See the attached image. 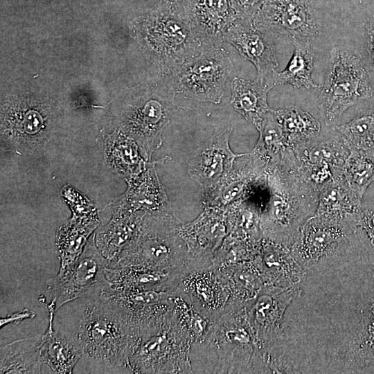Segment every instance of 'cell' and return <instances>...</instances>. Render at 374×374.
I'll list each match as a JSON object with an SVG mask.
<instances>
[{
  "mask_svg": "<svg viewBox=\"0 0 374 374\" xmlns=\"http://www.w3.org/2000/svg\"><path fill=\"white\" fill-rule=\"evenodd\" d=\"M105 275L114 290L147 288L173 291L179 287L184 274L134 267H106Z\"/></svg>",
  "mask_w": 374,
  "mask_h": 374,
  "instance_id": "obj_27",
  "label": "cell"
},
{
  "mask_svg": "<svg viewBox=\"0 0 374 374\" xmlns=\"http://www.w3.org/2000/svg\"><path fill=\"white\" fill-rule=\"evenodd\" d=\"M364 38L369 60L374 66V21H369L364 26Z\"/></svg>",
  "mask_w": 374,
  "mask_h": 374,
  "instance_id": "obj_43",
  "label": "cell"
},
{
  "mask_svg": "<svg viewBox=\"0 0 374 374\" xmlns=\"http://www.w3.org/2000/svg\"><path fill=\"white\" fill-rule=\"evenodd\" d=\"M170 323L174 328L192 344L202 341L214 321L204 315L178 287L170 296Z\"/></svg>",
  "mask_w": 374,
  "mask_h": 374,
  "instance_id": "obj_32",
  "label": "cell"
},
{
  "mask_svg": "<svg viewBox=\"0 0 374 374\" xmlns=\"http://www.w3.org/2000/svg\"><path fill=\"white\" fill-rule=\"evenodd\" d=\"M254 25L275 37L313 40L321 24L312 0H266L253 19Z\"/></svg>",
  "mask_w": 374,
  "mask_h": 374,
  "instance_id": "obj_16",
  "label": "cell"
},
{
  "mask_svg": "<svg viewBox=\"0 0 374 374\" xmlns=\"http://www.w3.org/2000/svg\"><path fill=\"white\" fill-rule=\"evenodd\" d=\"M358 227L365 232L366 236L374 244V210H362Z\"/></svg>",
  "mask_w": 374,
  "mask_h": 374,
  "instance_id": "obj_41",
  "label": "cell"
},
{
  "mask_svg": "<svg viewBox=\"0 0 374 374\" xmlns=\"http://www.w3.org/2000/svg\"><path fill=\"white\" fill-rule=\"evenodd\" d=\"M36 316V314L31 310L28 308H24L23 310L7 315L0 319V327L3 328L4 326L9 323H19L21 321L33 319Z\"/></svg>",
  "mask_w": 374,
  "mask_h": 374,
  "instance_id": "obj_42",
  "label": "cell"
},
{
  "mask_svg": "<svg viewBox=\"0 0 374 374\" xmlns=\"http://www.w3.org/2000/svg\"><path fill=\"white\" fill-rule=\"evenodd\" d=\"M290 148L307 144L317 139L320 122L310 113L296 106L274 110Z\"/></svg>",
  "mask_w": 374,
  "mask_h": 374,
  "instance_id": "obj_36",
  "label": "cell"
},
{
  "mask_svg": "<svg viewBox=\"0 0 374 374\" xmlns=\"http://www.w3.org/2000/svg\"><path fill=\"white\" fill-rule=\"evenodd\" d=\"M230 127L213 136L204 147L199 148L188 163V173L207 189L222 179L232 168L241 154L234 153L229 145Z\"/></svg>",
  "mask_w": 374,
  "mask_h": 374,
  "instance_id": "obj_22",
  "label": "cell"
},
{
  "mask_svg": "<svg viewBox=\"0 0 374 374\" xmlns=\"http://www.w3.org/2000/svg\"><path fill=\"white\" fill-rule=\"evenodd\" d=\"M258 132L259 138L252 152L267 163L268 170L290 148L274 109L268 112Z\"/></svg>",
  "mask_w": 374,
  "mask_h": 374,
  "instance_id": "obj_37",
  "label": "cell"
},
{
  "mask_svg": "<svg viewBox=\"0 0 374 374\" xmlns=\"http://www.w3.org/2000/svg\"><path fill=\"white\" fill-rule=\"evenodd\" d=\"M175 97L166 80L165 87L156 97L145 98L126 112L123 132L136 141L146 161L150 160L162 144L161 132L170 123L172 108L177 106Z\"/></svg>",
  "mask_w": 374,
  "mask_h": 374,
  "instance_id": "obj_14",
  "label": "cell"
},
{
  "mask_svg": "<svg viewBox=\"0 0 374 374\" xmlns=\"http://www.w3.org/2000/svg\"><path fill=\"white\" fill-rule=\"evenodd\" d=\"M127 184L128 188L118 200L116 206L151 215L175 213L159 181L154 163H148L145 170Z\"/></svg>",
  "mask_w": 374,
  "mask_h": 374,
  "instance_id": "obj_23",
  "label": "cell"
},
{
  "mask_svg": "<svg viewBox=\"0 0 374 374\" xmlns=\"http://www.w3.org/2000/svg\"><path fill=\"white\" fill-rule=\"evenodd\" d=\"M276 37L256 27L253 21L237 19L226 32L224 41L233 45L242 58L255 66L257 80L272 88L274 73L278 65Z\"/></svg>",
  "mask_w": 374,
  "mask_h": 374,
  "instance_id": "obj_18",
  "label": "cell"
},
{
  "mask_svg": "<svg viewBox=\"0 0 374 374\" xmlns=\"http://www.w3.org/2000/svg\"><path fill=\"white\" fill-rule=\"evenodd\" d=\"M292 41L294 46L292 57L283 71H274L273 87L290 84L295 88H320L312 78L314 53L311 41L300 39Z\"/></svg>",
  "mask_w": 374,
  "mask_h": 374,
  "instance_id": "obj_35",
  "label": "cell"
},
{
  "mask_svg": "<svg viewBox=\"0 0 374 374\" xmlns=\"http://www.w3.org/2000/svg\"><path fill=\"white\" fill-rule=\"evenodd\" d=\"M173 291L109 288L103 292L116 305L141 341L156 333L170 319Z\"/></svg>",
  "mask_w": 374,
  "mask_h": 374,
  "instance_id": "obj_12",
  "label": "cell"
},
{
  "mask_svg": "<svg viewBox=\"0 0 374 374\" xmlns=\"http://www.w3.org/2000/svg\"><path fill=\"white\" fill-rule=\"evenodd\" d=\"M300 292V285L288 287L264 285L257 296L246 305L251 326L262 349L267 365L282 340L284 314Z\"/></svg>",
  "mask_w": 374,
  "mask_h": 374,
  "instance_id": "obj_15",
  "label": "cell"
},
{
  "mask_svg": "<svg viewBox=\"0 0 374 374\" xmlns=\"http://www.w3.org/2000/svg\"><path fill=\"white\" fill-rule=\"evenodd\" d=\"M99 224L98 218L82 219L73 217L59 229L56 246L60 266L57 275L66 272L84 251L88 238Z\"/></svg>",
  "mask_w": 374,
  "mask_h": 374,
  "instance_id": "obj_33",
  "label": "cell"
},
{
  "mask_svg": "<svg viewBox=\"0 0 374 374\" xmlns=\"http://www.w3.org/2000/svg\"><path fill=\"white\" fill-rule=\"evenodd\" d=\"M100 143L109 164L127 182L145 170L148 163L142 158L137 143L124 132L115 131L106 135Z\"/></svg>",
  "mask_w": 374,
  "mask_h": 374,
  "instance_id": "obj_28",
  "label": "cell"
},
{
  "mask_svg": "<svg viewBox=\"0 0 374 374\" xmlns=\"http://www.w3.org/2000/svg\"><path fill=\"white\" fill-rule=\"evenodd\" d=\"M233 68L228 52L220 46L202 51L163 78L175 96L219 104Z\"/></svg>",
  "mask_w": 374,
  "mask_h": 374,
  "instance_id": "obj_8",
  "label": "cell"
},
{
  "mask_svg": "<svg viewBox=\"0 0 374 374\" xmlns=\"http://www.w3.org/2000/svg\"><path fill=\"white\" fill-rule=\"evenodd\" d=\"M238 19L253 21L266 0H231Z\"/></svg>",
  "mask_w": 374,
  "mask_h": 374,
  "instance_id": "obj_40",
  "label": "cell"
},
{
  "mask_svg": "<svg viewBox=\"0 0 374 374\" xmlns=\"http://www.w3.org/2000/svg\"><path fill=\"white\" fill-rule=\"evenodd\" d=\"M229 233L225 209L204 207L199 216L181 223L179 234L197 267L213 266L212 259Z\"/></svg>",
  "mask_w": 374,
  "mask_h": 374,
  "instance_id": "obj_19",
  "label": "cell"
},
{
  "mask_svg": "<svg viewBox=\"0 0 374 374\" xmlns=\"http://www.w3.org/2000/svg\"><path fill=\"white\" fill-rule=\"evenodd\" d=\"M271 88L256 79L254 81L235 77L231 82L230 105L259 131L272 109L267 96Z\"/></svg>",
  "mask_w": 374,
  "mask_h": 374,
  "instance_id": "obj_29",
  "label": "cell"
},
{
  "mask_svg": "<svg viewBox=\"0 0 374 374\" xmlns=\"http://www.w3.org/2000/svg\"><path fill=\"white\" fill-rule=\"evenodd\" d=\"M337 134L292 148L294 160L302 176L319 192L333 179L344 175L350 154L344 137Z\"/></svg>",
  "mask_w": 374,
  "mask_h": 374,
  "instance_id": "obj_17",
  "label": "cell"
},
{
  "mask_svg": "<svg viewBox=\"0 0 374 374\" xmlns=\"http://www.w3.org/2000/svg\"><path fill=\"white\" fill-rule=\"evenodd\" d=\"M357 230L314 214L301 230L291 253L306 272L323 267L348 251Z\"/></svg>",
  "mask_w": 374,
  "mask_h": 374,
  "instance_id": "obj_10",
  "label": "cell"
},
{
  "mask_svg": "<svg viewBox=\"0 0 374 374\" xmlns=\"http://www.w3.org/2000/svg\"><path fill=\"white\" fill-rule=\"evenodd\" d=\"M349 149L344 176L350 188L362 199L366 189L374 181V159L355 149Z\"/></svg>",
  "mask_w": 374,
  "mask_h": 374,
  "instance_id": "obj_39",
  "label": "cell"
},
{
  "mask_svg": "<svg viewBox=\"0 0 374 374\" xmlns=\"http://www.w3.org/2000/svg\"><path fill=\"white\" fill-rule=\"evenodd\" d=\"M348 148L374 159V107L357 114L351 121L334 127Z\"/></svg>",
  "mask_w": 374,
  "mask_h": 374,
  "instance_id": "obj_38",
  "label": "cell"
},
{
  "mask_svg": "<svg viewBox=\"0 0 374 374\" xmlns=\"http://www.w3.org/2000/svg\"><path fill=\"white\" fill-rule=\"evenodd\" d=\"M267 187L260 220L262 237L290 249L314 215L320 192L299 171L292 149L268 169Z\"/></svg>",
  "mask_w": 374,
  "mask_h": 374,
  "instance_id": "obj_3",
  "label": "cell"
},
{
  "mask_svg": "<svg viewBox=\"0 0 374 374\" xmlns=\"http://www.w3.org/2000/svg\"><path fill=\"white\" fill-rule=\"evenodd\" d=\"M42 335L26 337L1 347L0 373H40L44 362L40 353Z\"/></svg>",
  "mask_w": 374,
  "mask_h": 374,
  "instance_id": "obj_34",
  "label": "cell"
},
{
  "mask_svg": "<svg viewBox=\"0 0 374 374\" xmlns=\"http://www.w3.org/2000/svg\"><path fill=\"white\" fill-rule=\"evenodd\" d=\"M216 268L229 293L231 310L247 305L265 285L254 260Z\"/></svg>",
  "mask_w": 374,
  "mask_h": 374,
  "instance_id": "obj_30",
  "label": "cell"
},
{
  "mask_svg": "<svg viewBox=\"0 0 374 374\" xmlns=\"http://www.w3.org/2000/svg\"><path fill=\"white\" fill-rule=\"evenodd\" d=\"M53 327L80 349V359L91 373L125 368L130 373V359L141 340L103 292L64 305Z\"/></svg>",
  "mask_w": 374,
  "mask_h": 374,
  "instance_id": "obj_2",
  "label": "cell"
},
{
  "mask_svg": "<svg viewBox=\"0 0 374 374\" xmlns=\"http://www.w3.org/2000/svg\"><path fill=\"white\" fill-rule=\"evenodd\" d=\"M356 240L308 271L282 323L297 373H374V247Z\"/></svg>",
  "mask_w": 374,
  "mask_h": 374,
  "instance_id": "obj_1",
  "label": "cell"
},
{
  "mask_svg": "<svg viewBox=\"0 0 374 374\" xmlns=\"http://www.w3.org/2000/svg\"><path fill=\"white\" fill-rule=\"evenodd\" d=\"M137 35L163 77L203 51L181 3L177 1L163 0L153 14L138 24Z\"/></svg>",
  "mask_w": 374,
  "mask_h": 374,
  "instance_id": "obj_6",
  "label": "cell"
},
{
  "mask_svg": "<svg viewBox=\"0 0 374 374\" xmlns=\"http://www.w3.org/2000/svg\"><path fill=\"white\" fill-rule=\"evenodd\" d=\"M353 2H361L362 0H350Z\"/></svg>",
  "mask_w": 374,
  "mask_h": 374,
  "instance_id": "obj_44",
  "label": "cell"
},
{
  "mask_svg": "<svg viewBox=\"0 0 374 374\" xmlns=\"http://www.w3.org/2000/svg\"><path fill=\"white\" fill-rule=\"evenodd\" d=\"M106 267H109V262L98 250L93 238L66 272L56 275L48 283L47 296L42 294L39 301L48 312L55 314L72 301L101 293L111 287L105 275Z\"/></svg>",
  "mask_w": 374,
  "mask_h": 374,
  "instance_id": "obj_9",
  "label": "cell"
},
{
  "mask_svg": "<svg viewBox=\"0 0 374 374\" xmlns=\"http://www.w3.org/2000/svg\"><path fill=\"white\" fill-rule=\"evenodd\" d=\"M181 5L203 51L221 46L238 19L231 0H182Z\"/></svg>",
  "mask_w": 374,
  "mask_h": 374,
  "instance_id": "obj_20",
  "label": "cell"
},
{
  "mask_svg": "<svg viewBox=\"0 0 374 374\" xmlns=\"http://www.w3.org/2000/svg\"><path fill=\"white\" fill-rule=\"evenodd\" d=\"M191 346L169 319L156 333L140 342L130 359V373H193Z\"/></svg>",
  "mask_w": 374,
  "mask_h": 374,
  "instance_id": "obj_11",
  "label": "cell"
},
{
  "mask_svg": "<svg viewBox=\"0 0 374 374\" xmlns=\"http://www.w3.org/2000/svg\"><path fill=\"white\" fill-rule=\"evenodd\" d=\"M267 163L252 151L241 154L222 179L204 190V207L225 209L240 200L267 193Z\"/></svg>",
  "mask_w": 374,
  "mask_h": 374,
  "instance_id": "obj_13",
  "label": "cell"
},
{
  "mask_svg": "<svg viewBox=\"0 0 374 374\" xmlns=\"http://www.w3.org/2000/svg\"><path fill=\"white\" fill-rule=\"evenodd\" d=\"M181 223L175 213H146L134 239L110 267H134L184 274L194 267V262L179 234Z\"/></svg>",
  "mask_w": 374,
  "mask_h": 374,
  "instance_id": "obj_5",
  "label": "cell"
},
{
  "mask_svg": "<svg viewBox=\"0 0 374 374\" xmlns=\"http://www.w3.org/2000/svg\"><path fill=\"white\" fill-rule=\"evenodd\" d=\"M179 287L197 310L213 321L231 310L229 293L213 266L186 271Z\"/></svg>",
  "mask_w": 374,
  "mask_h": 374,
  "instance_id": "obj_21",
  "label": "cell"
},
{
  "mask_svg": "<svg viewBox=\"0 0 374 374\" xmlns=\"http://www.w3.org/2000/svg\"><path fill=\"white\" fill-rule=\"evenodd\" d=\"M374 94L368 73L355 51L335 46L330 52L329 66L319 96L325 123L335 124L350 107Z\"/></svg>",
  "mask_w": 374,
  "mask_h": 374,
  "instance_id": "obj_7",
  "label": "cell"
},
{
  "mask_svg": "<svg viewBox=\"0 0 374 374\" xmlns=\"http://www.w3.org/2000/svg\"><path fill=\"white\" fill-rule=\"evenodd\" d=\"M362 200L343 175L333 179L321 190L315 215L359 229L358 222L362 212Z\"/></svg>",
  "mask_w": 374,
  "mask_h": 374,
  "instance_id": "obj_26",
  "label": "cell"
},
{
  "mask_svg": "<svg viewBox=\"0 0 374 374\" xmlns=\"http://www.w3.org/2000/svg\"><path fill=\"white\" fill-rule=\"evenodd\" d=\"M146 213L132 211L121 206L115 208L111 220L94 235L96 246L112 266L139 231Z\"/></svg>",
  "mask_w": 374,
  "mask_h": 374,
  "instance_id": "obj_24",
  "label": "cell"
},
{
  "mask_svg": "<svg viewBox=\"0 0 374 374\" xmlns=\"http://www.w3.org/2000/svg\"><path fill=\"white\" fill-rule=\"evenodd\" d=\"M254 262L265 285L278 287L299 285L306 274L293 258L290 249L264 238Z\"/></svg>",
  "mask_w": 374,
  "mask_h": 374,
  "instance_id": "obj_25",
  "label": "cell"
},
{
  "mask_svg": "<svg viewBox=\"0 0 374 374\" xmlns=\"http://www.w3.org/2000/svg\"><path fill=\"white\" fill-rule=\"evenodd\" d=\"M190 359L193 373H268L246 305L215 319L205 339L191 346Z\"/></svg>",
  "mask_w": 374,
  "mask_h": 374,
  "instance_id": "obj_4",
  "label": "cell"
},
{
  "mask_svg": "<svg viewBox=\"0 0 374 374\" xmlns=\"http://www.w3.org/2000/svg\"><path fill=\"white\" fill-rule=\"evenodd\" d=\"M55 315L48 312V325L40 344L42 359L54 373H72L81 358V352L74 343L54 328Z\"/></svg>",
  "mask_w": 374,
  "mask_h": 374,
  "instance_id": "obj_31",
  "label": "cell"
}]
</instances>
